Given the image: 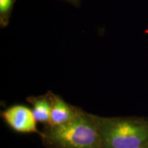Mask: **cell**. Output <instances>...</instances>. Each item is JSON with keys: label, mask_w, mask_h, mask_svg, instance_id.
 Masks as SVG:
<instances>
[{"label": "cell", "mask_w": 148, "mask_h": 148, "mask_svg": "<svg viewBox=\"0 0 148 148\" xmlns=\"http://www.w3.org/2000/svg\"><path fill=\"white\" fill-rule=\"evenodd\" d=\"M39 136L45 148H101L94 114L82 108L63 124L44 125Z\"/></svg>", "instance_id": "1"}, {"label": "cell", "mask_w": 148, "mask_h": 148, "mask_svg": "<svg viewBox=\"0 0 148 148\" xmlns=\"http://www.w3.org/2000/svg\"><path fill=\"white\" fill-rule=\"evenodd\" d=\"M101 148H137L148 144V117L94 114Z\"/></svg>", "instance_id": "2"}, {"label": "cell", "mask_w": 148, "mask_h": 148, "mask_svg": "<svg viewBox=\"0 0 148 148\" xmlns=\"http://www.w3.org/2000/svg\"><path fill=\"white\" fill-rule=\"evenodd\" d=\"M1 117L14 132L40 135L32 110L23 104H14L1 112Z\"/></svg>", "instance_id": "3"}, {"label": "cell", "mask_w": 148, "mask_h": 148, "mask_svg": "<svg viewBox=\"0 0 148 148\" xmlns=\"http://www.w3.org/2000/svg\"><path fill=\"white\" fill-rule=\"evenodd\" d=\"M81 108L67 103L61 96L51 92V111L49 124H63L73 119Z\"/></svg>", "instance_id": "4"}, {"label": "cell", "mask_w": 148, "mask_h": 148, "mask_svg": "<svg viewBox=\"0 0 148 148\" xmlns=\"http://www.w3.org/2000/svg\"><path fill=\"white\" fill-rule=\"evenodd\" d=\"M51 92L38 96H29L26 101L32 106V112L37 122L43 125L49 124L51 111Z\"/></svg>", "instance_id": "5"}, {"label": "cell", "mask_w": 148, "mask_h": 148, "mask_svg": "<svg viewBox=\"0 0 148 148\" xmlns=\"http://www.w3.org/2000/svg\"><path fill=\"white\" fill-rule=\"evenodd\" d=\"M13 0H0V13L1 18L8 14L12 8Z\"/></svg>", "instance_id": "6"}, {"label": "cell", "mask_w": 148, "mask_h": 148, "mask_svg": "<svg viewBox=\"0 0 148 148\" xmlns=\"http://www.w3.org/2000/svg\"><path fill=\"white\" fill-rule=\"evenodd\" d=\"M137 148H148V144H146V145H144L143 146H141V147H139Z\"/></svg>", "instance_id": "7"}]
</instances>
